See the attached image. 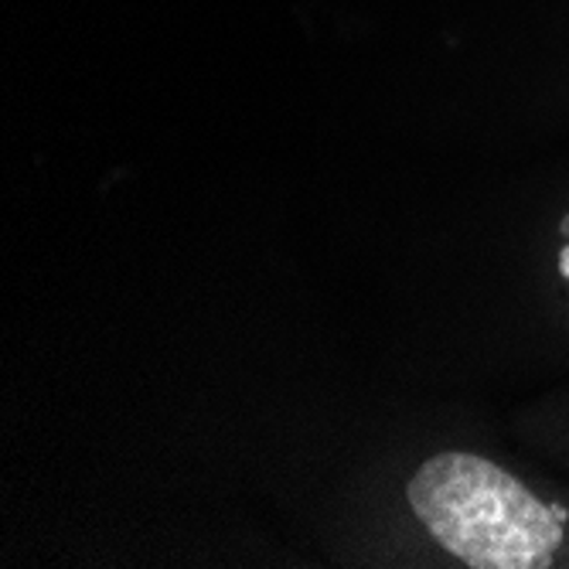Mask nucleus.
Segmentation results:
<instances>
[{
	"mask_svg": "<svg viewBox=\"0 0 569 569\" xmlns=\"http://www.w3.org/2000/svg\"><path fill=\"white\" fill-rule=\"evenodd\" d=\"M406 501L450 556L475 569H546L566 536L556 505H542L519 478L463 450L423 460Z\"/></svg>",
	"mask_w": 569,
	"mask_h": 569,
	"instance_id": "f257e3e1",
	"label": "nucleus"
},
{
	"mask_svg": "<svg viewBox=\"0 0 569 569\" xmlns=\"http://www.w3.org/2000/svg\"><path fill=\"white\" fill-rule=\"evenodd\" d=\"M559 273H562V277L569 280V246H566V249L559 252Z\"/></svg>",
	"mask_w": 569,
	"mask_h": 569,
	"instance_id": "f03ea898",
	"label": "nucleus"
},
{
	"mask_svg": "<svg viewBox=\"0 0 569 569\" xmlns=\"http://www.w3.org/2000/svg\"><path fill=\"white\" fill-rule=\"evenodd\" d=\"M559 229H562V236H569V216H566V219L559 222Z\"/></svg>",
	"mask_w": 569,
	"mask_h": 569,
	"instance_id": "7ed1b4c3",
	"label": "nucleus"
}]
</instances>
